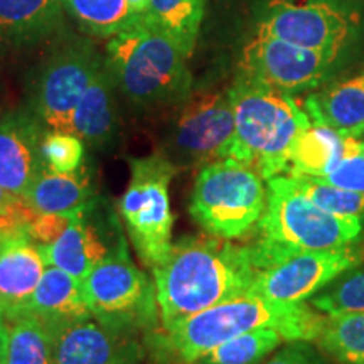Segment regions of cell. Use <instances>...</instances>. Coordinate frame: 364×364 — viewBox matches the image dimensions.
<instances>
[{
    "label": "cell",
    "instance_id": "9",
    "mask_svg": "<svg viewBox=\"0 0 364 364\" xmlns=\"http://www.w3.org/2000/svg\"><path fill=\"white\" fill-rule=\"evenodd\" d=\"M166 136V156L177 169L230 159L235 144V113L230 93L208 91L181 103Z\"/></svg>",
    "mask_w": 364,
    "mask_h": 364
},
{
    "label": "cell",
    "instance_id": "23",
    "mask_svg": "<svg viewBox=\"0 0 364 364\" xmlns=\"http://www.w3.org/2000/svg\"><path fill=\"white\" fill-rule=\"evenodd\" d=\"M348 136L344 132L312 122L295 140L285 174L327 176L344 157Z\"/></svg>",
    "mask_w": 364,
    "mask_h": 364
},
{
    "label": "cell",
    "instance_id": "6",
    "mask_svg": "<svg viewBox=\"0 0 364 364\" xmlns=\"http://www.w3.org/2000/svg\"><path fill=\"white\" fill-rule=\"evenodd\" d=\"M265 206L267 189L260 172L230 157L199 171L189 213L206 233L233 241L252 233Z\"/></svg>",
    "mask_w": 364,
    "mask_h": 364
},
{
    "label": "cell",
    "instance_id": "1",
    "mask_svg": "<svg viewBox=\"0 0 364 364\" xmlns=\"http://www.w3.org/2000/svg\"><path fill=\"white\" fill-rule=\"evenodd\" d=\"M324 324V314L304 302H272L245 294L194 314L171 329L157 327L142 341L152 364H196L216 346L258 327L277 329L289 343H316Z\"/></svg>",
    "mask_w": 364,
    "mask_h": 364
},
{
    "label": "cell",
    "instance_id": "22",
    "mask_svg": "<svg viewBox=\"0 0 364 364\" xmlns=\"http://www.w3.org/2000/svg\"><path fill=\"white\" fill-rule=\"evenodd\" d=\"M304 110L314 124L361 136L364 134V71L309 95Z\"/></svg>",
    "mask_w": 364,
    "mask_h": 364
},
{
    "label": "cell",
    "instance_id": "14",
    "mask_svg": "<svg viewBox=\"0 0 364 364\" xmlns=\"http://www.w3.org/2000/svg\"><path fill=\"white\" fill-rule=\"evenodd\" d=\"M103 206L98 199L93 206L71 216V221L59 238L51 245H38L46 267L61 268L76 280L83 282L88 273L115 250L125 247L118 221L110 228L103 225L100 215Z\"/></svg>",
    "mask_w": 364,
    "mask_h": 364
},
{
    "label": "cell",
    "instance_id": "21",
    "mask_svg": "<svg viewBox=\"0 0 364 364\" xmlns=\"http://www.w3.org/2000/svg\"><path fill=\"white\" fill-rule=\"evenodd\" d=\"M29 312L39 317L49 332L91 318L81 294V282L53 265L46 267L31 299Z\"/></svg>",
    "mask_w": 364,
    "mask_h": 364
},
{
    "label": "cell",
    "instance_id": "35",
    "mask_svg": "<svg viewBox=\"0 0 364 364\" xmlns=\"http://www.w3.org/2000/svg\"><path fill=\"white\" fill-rule=\"evenodd\" d=\"M265 364H329V361L317 344L314 346L309 341H294Z\"/></svg>",
    "mask_w": 364,
    "mask_h": 364
},
{
    "label": "cell",
    "instance_id": "7",
    "mask_svg": "<svg viewBox=\"0 0 364 364\" xmlns=\"http://www.w3.org/2000/svg\"><path fill=\"white\" fill-rule=\"evenodd\" d=\"M81 294L91 317L108 329L142 338L157 329L161 312L156 282L130 260L127 245L88 273Z\"/></svg>",
    "mask_w": 364,
    "mask_h": 364
},
{
    "label": "cell",
    "instance_id": "11",
    "mask_svg": "<svg viewBox=\"0 0 364 364\" xmlns=\"http://www.w3.org/2000/svg\"><path fill=\"white\" fill-rule=\"evenodd\" d=\"M103 59L91 41L73 39L41 66L29 108L46 129L71 132L73 112Z\"/></svg>",
    "mask_w": 364,
    "mask_h": 364
},
{
    "label": "cell",
    "instance_id": "12",
    "mask_svg": "<svg viewBox=\"0 0 364 364\" xmlns=\"http://www.w3.org/2000/svg\"><path fill=\"white\" fill-rule=\"evenodd\" d=\"M364 262L363 245L304 252L258 272L248 294L272 302L302 304Z\"/></svg>",
    "mask_w": 364,
    "mask_h": 364
},
{
    "label": "cell",
    "instance_id": "20",
    "mask_svg": "<svg viewBox=\"0 0 364 364\" xmlns=\"http://www.w3.org/2000/svg\"><path fill=\"white\" fill-rule=\"evenodd\" d=\"M61 0H0V44L27 48L51 38L65 24Z\"/></svg>",
    "mask_w": 364,
    "mask_h": 364
},
{
    "label": "cell",
    "instance_id": "31",
    "mask_svg": "<svg viewBox=\"0 0 364 364\" xmlns=\"http://www.w3.org/2000/svg\"><path fill=\"white\" fill-rule=\"evenodd\" d=\"M44 166L59 174L78 171L85 162V142L73 132L46 129L41 140Z\"/></svg>",
    "mask_w": 364,
    "mask_h": 364
},
{
    "label": "cell",
    "instance_id": "8",
    "mask_svg": "<svg viewBox=\"0 0 364 364\" xmlns=\"http://www.w3.org/2000/svg\"><path fill=\"white\" fill-rule=\"evenodd\" d=\"M129 164L130 182L118 201V213L139 258L154 270L172 247L169 184L179 169L161 152L130 159Z\"/></svg>",
    "mask_w": 364,
    "mask_h": 364
},
{
    "label": "cell",
    "instance_id": "33",
    "mask_svg": "<svg viewBox=\"0 0 364 364\" xmlns=\"http://www.w3.org/2000/svg\"><path fill=\"white\" fill-rule=\"evenodd\" d=\"M36 211L24 201V198L14 196L0 188V240L16 230L29 226Z\"/></svg>",
    "mask_w": 364,
    "mask_h": 364
},
{
    "label": "cell",
    "instance_id": "39",
    "mask_svg": "<svg viewBox=\"0 0 364 364\" xmlns=\"http://www.w3.org/2000/svg\"><path fill=\"white\" fill-rule=\"evenodd\" d=\"M0 48H2V44H0Z\"/></svg>",
    "mask_w": 364,
    "mask_h": 364
},
{
    "label": "cell",
    "instance_id": "10",
    "mask_svg": "<svg viewBox=\"0 0 364 364\" xmlns=\"http://www.w3.org/2000/svg\"><path fill=\"white\" fill-rule=\"evenodd\" d=\"M255 34L338 58L353 39L358 17L336 0H270Z\"/></svg>",
    "mask_w": 364,
    "mask_h": 364
},
{
    "label": "cell",
    "instance_id": "36",
    "mask_svg": "<svg viewBox=\"0 0 364 364\" xmlns=\"http://www.w3.org/2000/svg\"><path fill=\"white\" fill-rule=\"evenodd\" d=\"M7 339H9V326L4 316H0V364H6L7 356Z\"/></svg>",
    "mask_w": 364,
    "mask_h": 364
},
{
    "label": "cell",
    "instance_id": "25",
    "mask_svg": "<svg viewBox=\"0 0 364 364\" xmlns=\"http://www.w3.org/2000/svg\"><path fill=\"white\" fill-rule=\"evenodd\" d=\"M83 33L95 38H113L136 24L144 16L132 12L127 0H61Z\"/></svg>",
    "mask_w": 364,
    "mask_h": 364
},
{
    "label": "cell",
    "instance_id": "38",
    "mask_svg": "<svg viewBox=\"0 0 364 364\" xmlns=\"http://www.w3.org/2000/svg\"><path fill=\"white\" fill-rule=\"evenodd\" d=\"M358 149H359V150H361V152L364 154V140H361V139H359V136H358Z\"/></svg>",
    "mask_w": 364,
    "mask_h": 364
},
{
    "label": "cell",
    "instance_id": "18",
    "mask_svg": "<svg viewBox=\"0 0 364 364\" xmlns=\"http://www.w3.org/2000/svg\"><path fill=\"white\" fill-rule=\"evenodd\" d=\"M117 90L103 59L71 117V132L90 147L105 149L117 139L120 124Z\"/></svg>",
    "mask_w": 364,
    "mask_h": 364
},
{
    "label": "cell",
    "instance_id": "17",
    "mask_svg": "<svg viewBox=\"0 0 364 364\" xmlns=\"http://www.w3.org/2000/svg\"><path fill=\"white\" fill-rule=\"evenodd\" d=\"M44 270V258L27 226L0 240V316L7 322L29 314Z\"/></svg>",
    "mask_w": 364,
    "mask_h": 364
},
{
    "label": "cell",
    "instance_id": "28",
    "mask_svg": "<svg viewBox=\"0 0 364 364\" xmlns=\"http://www.w3.org/2000/svg\"><path fill=\"white\" fill-rule=\"evenodd\" d=\"M284 341L277 329L258 327L216 346L196 364H258Z\"/></svg>",
    "mask_w": 364,
    "mask_h": 364
},
{
    "label": "cell",
    "instance_id": "3",
    "mask_svg": "<svg viewBox=\"0 0 364 364\" xmlns=\"http://www.w3.org/2000/svg\"><path fill=\"white\" fill-rule=\"evenodd\" d=\"M363 233L359 218L339 216L318 208L287 174L267 181V206L257 238L247 245L258 272L304 252L344 248Z\"/></svg>",
    "mask_w": 364,
    "mask_h": 364
},
{
    "label": "cell",
    "instance_id": "13",
    "mask_svg": "<svg viewBox=\"0 0 364 364\" xmlns=\"http://www.w3.org/2000/svg\"><path fill=\"white\" fill-rule=\"evenodd\" d=\"M336 59L331 54L255 34L241 53L238 73L295 95L316 90L324 83Z\"/></svg>",
    "mask_w": 364,
    "mask_h": 364
},
{
    "label": "cell",
    "instance_id": "4",
    "mask_svg": "<svg viewBox=\"0 0 364 364\" xmlns=\"http://www.w3.org/2000/svg\"><path fill=\"white\" fill-rule=\"evenodd\" d=\"M105 65L118 91L136 107L176 108L193 95L188 58L145 16L107 44Z\"/></svg>",
    "mask_w": 364,
    "mask_h": 364
},
{
    "label": "cell",
    "instance_id": "26",
    "mask_svg": "<svg viewBox=\"0 0 364 364\" xmlns=\"http://www.w3.org/2000/svg\"><path fill=\"white\" fill-rule=\"evenodd\" d=\"M7 326L6 364H56L51 334L39 317L29 312Z\"/></svg>",
    "mask_w": 364,
    "mask_h": 364
},
{
    "label": "cell",
    "instance_id": "19",
    "mask_svg": "<svg viewBox=\"0 0 364 364\" xmlns=\"http://www.w3.org/2000/svg\"><path fill=\"white\" fill-rule=\"evenodd\" d=\"M98 199L88 162L70 174H59L46 167L24 196V201L36 213L71 216L93 206Z\"/></svg>",
    "mask_w": 364,
    "mask_h": 364
},
{
    "label": "cell",
    "instance_id": "32",
    "mask_svg": "<svg viewBox=\"0 0 364 364\" xmlns=\"http://www.w3.org/2000/svg\"><path fill=\"white\" fill-rule=\"evenodd\" d=\"M318 179L336 188L364 193V154L358 149V136H348L344 157L329 174Z\"/></svg>",
    "mask_w": 364,
    "mask_h": 364
},
{
    "label": "cell",
    "instance_id": "29",
    "mask_svg": "<svg viewBox=\"0 0 364 364\" xmlns=\"http://www.w3.org/2000/svg\"><path fill=\"white\" fill-rule=\"evenodd\" d=\"M294 184L307 196L311 201L326 211L339 216L364 220V193L336 188L318 177L304 174H287Z\"/></svg>",
    "mask_w": 364,
    "mask_h": 364
},
{
    "label": "cell",
    "instance_id": "37",
    "mask_svg": "<svg viewBox=\"0 0 364 364\" xmlns=\"http://www.w3.org/2000/svg\"><path fill=\"white\" fill-rule=\"evenodd\" d=\"M132 9V12L136 14V16H145L149 11L150 0H127Z\"/></svg>",
    "mask_w": 364,
    "mask_h": 364
},
{
    "label": "cell",
    "instance_id": "2",
    "mask_svg": "<svg viewBox=\"0 0 364 364\" xmlns=\"http://www.w3.org/2000/svg\"><path fill=\"white\" fill-rule=\"evenodd\" d=\"M152 272L162 329L248 294L258 275L247 245L209 233L177 240Z\"/></svg>",
    "mask_w": 364,
    "mask_h": 364
},
{
    "label": "cell",
    "instance_id": "15",
    "mask_svg": "<svg viewBox=\"0 0 364 364\" xmlns=\"http://www.w3.org/2000/svg\"><path fill=\"white\" fill-rule=\"evenodd\" d=\"M46 127L31 108L0 117V188L24 198L27 189L46 169L41 140Z\"/></svg>",
    "mask_w": 364,
    "mask_h": 364
},
{
    "label": "cell",
    "instance_id": "30",
    "mask_svg": "<svg viewBox=\"0 0 364 364\" xmlns=\"http://www.w3.org/2000/svg\"><path fill=\"white\" fill-rule=\"evenodd\" d=\"M311 306L326 317L364 312V272L338 277L311 297Z\"/></svg>",
    "mask_w": 364,
    "mask_h": 364
},
{
    "label": "cell",
    "instance_id": "27",
    "mask_svg": "<svg viewBox=\"0 0 364 364\" xmlns=\"http://www.w3.org/2000/svg\"><path fill=\"white\" fill-rule=\"evenodd\" d=\"M316 344L338 364H364V312L326 317Z\"/></svg>",
    "mask_w": 364,
    "mask_h": 364
},
{
    "label": "cell",
    "instance_id": "16",
    "mask_svg": "<svg viewBox=\"0 0 364 364\" xmlns=\"http://www.w3.org/2000/svg\"><path fill=\"white\" fill-rule=\"evenodd\" d=\"M49 334L56 364H142L147 358L139 336L120 334L91 318Z\"/></svg>",
    "mask_w": 364,
    "mask_h": 364
},
{
    "label": "cell",
    "instance_id": "5",
    "mask_svg": "<svg viewBox=\"0 0 364 364\" xmlns=\"http://www.w3.org/2000/svg\"><path fill=\"white\" fill-rule=\"evenodd\" d=\"M235 113L231 159L260 172L268 181L285 174L297 136L312 124L290 93L238 73L228 90Z\"/></svg>",
    "mask_w": 364,
    "mask_h": 364
},
{
    "label": "cell",
    "instance_id": "34",
    "mask_svg": "<svg viewBox=\"0 0 364 364\" xmlns=\"http://www.w3.org/2000/svg\"><path fill=\"white\" fill-rule=\"evenodd\" d=\"M71 215H44V213H36L33 220L29 221L31 238L38 245H51L59 236L65 233L70 225Z\"/></svg>",
    "mask_w": 364,
    "mask_h": 364
},
{
    "label": "cell",
    "instance_id": "24",
    "mask_svg": "<svg viewBox=\"0 0 364 364\" xmlns=\"http://www.w3.org/2000/svg\"><path fill=\"white\" fill-rule=\"evenodd\" d=\"M206 12V0H150L145 19L169 34L186 58L198 43Z\"/></svg>",
    "mask_w": 364,
    "mask_h": 364
}]
</instances>
